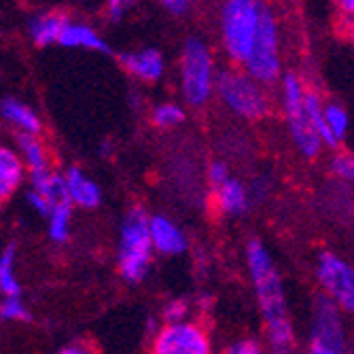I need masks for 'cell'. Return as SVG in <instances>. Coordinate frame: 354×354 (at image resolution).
Wrapping results in <instances>:
<instances>
[{"label": "cell", "instance_id": "cell-1", "mask_svg": "<svg viewBox=\"0 0 354 354\" xmlns=\"http://www.w3.org/2000/svg\"><path fill=\"white\" fill-rule=\"evenodd\" d=\"M246 268L254 288L257 304L261 308L266 333L274 350L280 354L291 348L295 329L286 308L282 276L272 259L268 246L261 240H250L246 246Z\"/></svg>", "mask_w": 354, "mask_h": 354}, {"label": "cell", "instance_id": "cell-2", "mask_svg": "<svg viewBox=\"0 0 354 354\" xmlns=\"http://www.w3.org/2000/svg\"><path fill=\"white\" fill-rule=\"evenodd\" d=\"M266 5L261 0H223L218 13L221 47L234 66H244L257 41Z\"/></svg>", "mask_w": 354, "mask_h": 354}, {"label": "cell", "instance_id": "cell-3", "mask_svg": "<svg viewBox=\"0 0 354 354\" xmlns=\"http://www.w3.org/2000/svg\"><path fill=\"white\" fill-rule=\"evenodd\" d=\"M153 244L149 236V214L142 208H134L125 214L119 230L117 268L123 280L140 282L151 270Z\"/></svg>", "mask_w": 354, "mask_h": 354}, {"label": "cell", "instance_id": "cell-4", "mask_svg": "<svg viewBox=\"0 0 354 354\" xmlns=\"http://www.w3.org/2000/svg\"><path fill=\"white\" fill-rule=\"evenodd\" d=\"M214 91L227 111L240 119L259 121L270 113V95L266 87L236 66L216 73Z\"/></svg>", "mask_w": 354, "mask_h": 354}, {"label": "cell", "instance_id": "cell-5", "mask_svg": "<svg viewBox=\"0 0 354 354\" xmlns=\"http://www.w3.org/2000/svg\"><path fill=\"white\" fill-rule=\"evenodd\" d=\"M180 91L189 106H204L214 93L216 68L210 47L202 39H189L180 53Z\"/></svg>", "mask_w": 354, "mask_h": 354}, {"label": "cell", "instance_id": "cell-6", "mask_svg": "<svg viewBox=\"0 0 354 354\" xmlns=\"http://www.w3.org/2000/svg\"><path fill=\"white\" fill-rule=\"evenodd\" d=\"M282 113L288 136H291L297 151L308 157L316 159L323 151V142L312 130L308 113H306V83L297 73H286L282 79Z\"/></svg>", "mask_w": 354, "mask_h": 354}, {"label": "cell", "instance_id": "cell-7", "mask_svg": "<svg viewBox=\"0 0 354 354\" xmlns=\"http://www.w3.org/2000/svg\"><path fill=\"white\" fill-rule=\"evenodd\" d=\"M280 66H282V57H280V28L274 11L266 7L263 19L257 41L248 53V59L244 62V73H248L257 83H261L263 87L274 85L280 81Z\"/></svg>", "mask_w": 354, "mask_h": 354}, {"label": "cell", "instance_id": "cell-8", "mask_svg": "<svg viewBox=\"0 0 354 354\" xmlns=\"http://www.w3.org/2000/svg\"><path fill=\"white\" fill-rule=\"evenodd\" d=\"M316 280L339 312L354 314V266L350 261L333 250H320L316 257Z\"/></svg>", "mask_w": 354, "mask_h": 354}, {"label": "cell", "instance_id": "cell-9", "mask_svg": "<svg viewBox=\"0 0 354 354\" xmlns=\"http://www.w3.org/2000/svg\"><path fill=\"white\" fill-rule=\"evenodd\" d=\"M308 354H346V327L342 312L325 295L314 304Z\"/></svg>", "mask_w": 354, "mask_h": 354}, {"label": "cell", "instance_id": "cell-10", "mask_svg": "<svg viewBox=\"0 0 354 354\" xmlns=\"http://www.w3.org/2000/svg\"><path fill=\"white\" fill-rule=\"evenodd\" d=\"M151 354H212L208 331L196 320L164 325L153 337Z\"/></svg>", "mask_w": 354, "mask_h": 354}, {"label": "cell", "instance_id": "cell-11", "mask_svg": "<svg viewBox=\"0 0 354 354\" xmlns=\"http://www.w3.org/2000/svg\"><path fill=\"white\" fill-rule=\"evenodd\" d=\"M119 62L127 73L142 83H157L166 73V59H164L162 51L155 47L121 53Z\"/></svg>", "mask_w": 354, "mask_h": 354}, {"label": "cell", "instance_id": "cell-12", "mask_svg": "<svg viewBox=\"0 0 354 354\" xmlns=\"http://www.w3.org/2000/svg\"><path fill=\"white\" fill-rule=\"evenodd\" d=\"M149 236L153 250L166 257H178L187 250V236L178 227V225L164 216V214H153L149 216Z\"/></svg>", "mask_w": 354, "mask_h": 354}, {"label": "cell", "instance_id": "cell-13", "mask_svg": "<svg viewBox=\"0 0 354 354\" xmlns=\"http://www.w3.org/2000/svg\"><path fill=\"white\" fill-rule=\"evenodd\" d=\"M62 176H64V185H66V198L73 206L95 208L102 202L100 187L79 168H68Z\"/></svg>", "mask_w": 354, "mask_h": 354}, {"label": "cell", "instance_id": "cell-14", "mask_svg": "<svg viewBox=\"0 0 354 354\" xmlns=\"http://www.w3.org/2000/svg\"><path fill=\"white\" fill-rule=\"evenodd\" d=\"M57 45L68 47V49H87V51H98V53H109L111 47L109 43L100 37V32L91 28L89 24L81 21H68L64 28Z\"/></svg>", "mask_w": 354, "mask_h": 354}, {"label": "cell", "instance_id": "cell-15", "mask_svg": "<svg viewBox=\"0 0 354 354\" xmlns=\"http://www.w3.org/2000/svg\"><path fill=\"white\" fill-rule=\"evenodd\" d=\"M212 198H214V206L218 208V212L227 216H240L250 206L248 187L234 176L227 183H223L218 189H214Z\"/></svg>", "mask_w": 354, "mask_h": 354}, {"label": "cell", "instance_id": "cell-16", "mask_svg": "<svg viewBox=\"0 0 354 354\" xmlns=\"http://www.w3.org/2000/svg\"><path fill=\"white\" fill-rule=\"evenodd\" d=\"M26 168L17 151L0 145V204L7 202L24 183Z\"/></svg>", "mask_w": 354, "mask_h": 354}, {"label": "cell", "instance_id": "cell-17", "mask_svg": "<svg viewBox=\"0 0 354 354\" xmlns=\"http://www.w3.org/2000/svg\"><path fill=\"white\" fill-rule=\"evenodd\" d=\"M71 19L64 15V13H43L30 19L28 32H30V39L35 45L39 47H49V45H57L59 37L64 28H66Z\"/></svg>", "mask_w": 354, "mask_h": 354}, {"label": "cell", "instance_id": "cell-18", "mask_svg": "<svg viewBox=\"0 0 354 354\" xmlns=\"http://www.w3.org/2000/svg\"><path fill=\"white\" fill-rule=\"evenodd\" d=\"M0 115H3V119L9 121L13 127H17L21 134H30V136L41 134L39 115L17 98H5L0 102Z\"/></svg>", "mask_w": 354, "mask_h": 354}, {"label": "cell", "instance_id": "cell-19", "mask_svg": "<svg viewBox=\"0 0 354 354\" xmlns=\"http://www.w3.org/2000/svg\"><path fill=\"white\" fill-rule=\"evenodd\" d=\"M30 191L41 196L43 200H47L51 206H55L62 200H68L64 176L57 172H51L49 168L39 170V172H30Z\"/></svg>", "mask_w": 354, "mask_h": 354}, {"label": "cell", "instance_id": "cell-20", "mask_svg": "<svg viewBox=\"0 0 354 354\" xmlns=\"http://www.w3.org/2000/svg\"><path fill=\"white\" fill-rule=\"evenodd\" d=\"M17 149H19V159L24 168H28L30 172H39V170H47L49 168V157H47V149L41 142L39 136H30V134H19L17 136Z\"/></svg>", "mask_w": 354, "mask_h": 354}, {"label": "cell", "instance_id": "cell-21", "mask_svg": "<svg viewBox=\"0 0 354 354\" xmlns=\"http://www.w3.org/2000/svg\"><path fill=\"white\" fill-rule=\"evenodd\" d=\"M306 113H308L312 130L316 132V136L320 138L323 147L337 149L333 145L331 136L327 134V127H325V100H323V95H320L316 89H310V87H306Z\"/></svg>", "mask_w": 354, "mask_h": 354}, {"label": "cell", "instance_id": "cell-22", "mask_svg": "<svg viewBox=\"0 0 354 354\" xmlns=\"http://www.w3.org/2000/svg\"><path fill=\"white\" fill-rule=\"evenodd\" d=\"M71 227H73V204L68 200H62L47 214L49 238L55 244H64L71 238Z\"/></svg>", "mask_w": 354, "mask_h": 354}, {"label": "cell", "instance_id": "cell-23", "mask_svg": "<svg viewBox=\"0 0 354 354\" xmlns=\"http://www.w3.org/2000/svg\"><path fill=\"white\" fill-rule=\"evenodd\" d=\"M0 293L5 297H19L21 286L15 276V246H7L0 252Z\"/></svg>", "mask_w": 354, "mask_h": 354}, {"label": "cell", "instance_id": "cell-24", "mask_svg": "<svg viewBox=\"0 0 354 354\" xmlns=\"http://www.w3.org/2000/svg\"><path fill=\"white\" fill-rule=\"evenodd\" d=\"M325 127L333 145L337 147L350 130V115L346 106H342L339 102H325Z\"/></svg>", "mask_w": 354, "mask_h": 354}, {"label": "cell", "instance_id": "cell-25", "mask_svg": "<svg viewBox=\"0 0 354 354\" xmlns=\"http://www.w3.org/2000/svg\"><path fill=\"white\" fill-rule=\"evenodd\" d=\"M185 121V111L176 102H164L153 109V123L162 130H172Z\"/></svg>", "mask_w": 354, "mask_h": 354}, {"label": "cell", "instance_id": "cell-26", "mask_svg": "<svg viewBox=\"0 0 354 354\" xmlns=\"http://www.w3.org/2000/svg\"><path fill=\"white\" fill-rule=\"evenodd\" d=\"M333 176L342 183H350L354 185V155L346 153V151H337L331 157V164H329Z\"/></svg>", "mask_w": 354, "mask_h": 354}, {"label": "cell", "instance_id": "cell-27", "mask_svg": "<svg viewBox=\"0 0 354 354\" xmlns=\"http://www.w3.org/2000/svg\"><path fill=\"white\" fill-rule=\"evenodd\" d=\"M189 310H191V304L187 299H172V301H168L166 308H164V323L166 325L183 323V320L189 318Z\"/></svg>", "mask_w": 354, "mask_h": 354}, {"label": "cell", "instance_id": "cell-28", "mask_svg": "<svg viewBox=\"0 0 354 354\" xmlns=\"http://www.w3.org/2000/svg\"><path fill=\"white\" fill-rule=\"evenodd\" d=\"M0 308H3L5 320H30V312L26 304L21 301V297H7L0 304Z\"/></svg>", "mask_w": 354, "mask_h": 354}, {"label": "cell", "instance_id": "cell-29", "mask_svg": "<svg viewBox=\"0 0 354 354\" xmlns=\"http://www.w3.org/2000/svg\"><path fill=\"white\" fill-rule=\"evenodd\" d=\"M206 178H208V183H210V189L214 191V189H218L223 183H227V180L232 178V174H230V168H227V164H225V162H212L210 168H208Z\"/></svg>", "mask_w": 354, "mask_h": 354}, {"label": "cell", "instance_id": "cell-30", "mask_svg": "<svg viewBox=\"0 0 354 354\" xmlns=\"http://www.w3.org/2000/svg\"><path fill=\"white\" fill-rule=\"evenodd\" d=\"M136 5V0H106V15L111 21H119Z\"/></svg>", "mask_w": 354, "mask_h": 354}, {"label": "cell", "instance_id": "cell-31", "mask_svg": "<svg viewBox=\"0 0 354 354\" xmlns=\"http://www.w3.org/2000/svg\"><path fill=\"white\" fill-rule=\"evenodd\" d=\"M225 354H261V346L254 339H242V342L232 344L225 350Z\"/></svg>", "mask_w": 354, "mask_h": 354}, {"label": "cell", "instance_id": "cell-32", "mask_svg": "<svg viewBox=\"0 0 354 354\" xmlns=\"http://www.w3.org/2000/svg\"><path fill=\"white\" fill-rule=\"evenodd\" d=\"M162 5H164L170 13L180 15V13H185V11H187L189 0H162Z\"/></svg>", "mask_w": 354, "mask_h": 354}, {"label": "cell", "instance_id": "cell-33", "mask_svg": "<svg viewBox=\"0 0 354 354\" xmlns=\"http://www.w3.org/2000/svg\"><path fill=\"white\" fill-rule=\"evenodd\" d=\"M335 3H337L339 13H342L346 19L354 17V0H335Z\"/></svg>", "mask_w": 354, "mask_h": 354}, {"label": "cell", "instance_id": "cell-34", "mask_svg": "<svg viewBox=\"0 0 354 354\" xmlns=\"http://www.w3.org/2000/svg\"><path fill=\"white\" fill-rule=\"evenodd\" d=\"M57 354H93V352L87 346H83V344H71L66 348H62Z\"/></svg>", "mask_w": 354, "mask_h": 354}, {"label": "cell", "instance_id": "cell-35", "mask_svg": "<svg viewBox=\"0 0 354 354\" xmlns=\"http://www.w3.org/2000/svg\"><path fill=\"white\" fill-rule=\"evenodd\" d=\"M346 35L350 37V41L354 43V17L346 19Z\"/></svg>", "mask_w": 354, "mask_h": 354}, {"label": "cell", "instance_id": "cell-36", "mask_svg": "<svg viewBox=\"0 0 354 354\" xmlns=\"http://www.w3.org/2000/svg\"><path fill=\"white\" fill-rule=\"evenodd\" d=\"M3 320H5V318H3V308H0V323H3Z\"/></svg>", "mask_w": 354, "mask_h": 354}, {"label": "cell", "instance_id": "cell-37", "mask_svg": "<svg viewBox=\"0 0 354 354\" xmlns=\"http://www.w3.org/2000/svg\"><path fill=\"white\" fill-rule=\"evenodd\" d=\"M282 354H288V352H282Z\"/></svg>", "mask_w": 354, "mask_h": 354}]
</instances>
